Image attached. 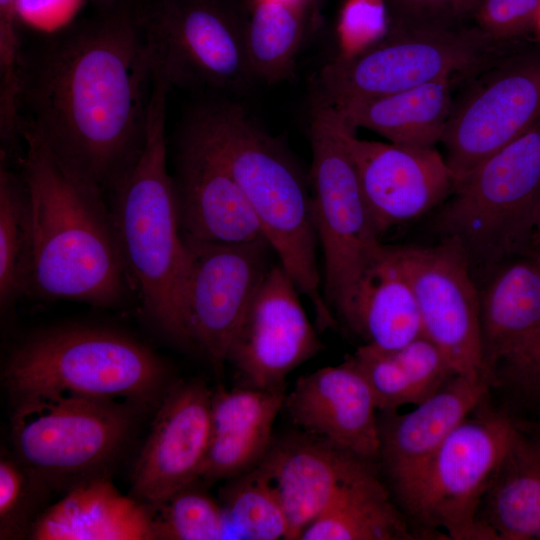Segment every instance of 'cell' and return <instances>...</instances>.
Here are the masks:
<instances>
[{
  "label": "cell",
  "mask_w": 540,
  "mask_h": 540,
  "mask_svg": "<svg viewBox=\"0 0 540 540\" xmlns=\"http://www.w3.org/2000/svg\"><path fill=\"white\" fill-rule=\"evenodd\" d=\"M22 49L19 132L110 197L143 152L155 63L124 0Z\"/></svg>",
  "instance_id": "1"
},
{
  "label": "cell",
  "mask_w": 540,
  "mask_h": 540,
  "mask_svg": "<svg viewBox=\"0 0 540 540\" xmlns=\"http://www.w3.org/2000/svg\"><path fill=\"white\" fill-rule=\"evenodd\" d=\"M21 141L29 227L25 296L124 305L133 295L107 196L67 170L31 132L22 131Z\"/></svg>",
  "instance_id": "2"
},
{
  "label": "cell",
  "mask_w": 540,
  "mask_h": 540,
  "mask_svg": "<svg viewBox=\"0 0 540 540\" xmlns=\"http://www.w3.org/2000/svg\"><path fill=\"white\" fill-rule=\"evenodd\" d=\"M182 131L206 147L240 186L279 263L311 302L318 327L334 326L317 266L310 191L284 146L243 107L227 101L198 107Z\"/></svg>",
  "instance_id": "3"
},
{
  "label": "cell",
  "mask_w": 540,
  "mask_h": 540,
  "mask_svg": "<svg viewBox=\"0 0 540 540\" xmlns=\"http://www.w3.org/2000/svg\"><path fill=\"white\" fill-rule=\"evenodd\" d=\"M171 88L156 70L143 152L109 197V205L133 298L160 333L178 346L193 348L184 306L186 249L167 166L165 129Z\"/></svg>",
  "instance_id": "4"
},
{
  "label": "cell",
  "mask_w": 540,
  "mask_h": 540,
  "mask_svg": "<svg viewBox=\"0 0 540 540\" xmlns=\"http://www.w3.org/2000/svg\"><path fill=\"white\" fill-rule=\"evenodd\" d=\"M166 378V365L151 348L122 331L86 324L30 335L4 370L16 399L66 394L142 404L159 398Z\"/></svg>",
  "instance_id": "5"
},
{
  "label": "cell",
  "mask_w": 540,
  "mask_h": 540,
  "mask_svg": "<svg viewBox=\"0 0 540 540\" xmlns=\"http://www.w3.org/2000/svg\"><path fill=\"white\" fill-rule=\"evenodd\" d=\"M436 226L470 266L497 267L533 249L540 207V125L484 160L456 186Z\"/></svg>",
  "instance_id": "6"
},
{
  "label": "cell",
  "mask_w": 540,
  "mask_h": 540,
  "mask_svg": "<svg viewBox=\"0 0 540 540\" xmlns=\"http://www.w3.org/2000/svg\"><path fill=\"white\" fill-rule=\"evenodd\" d=\"M513 430L509 411L489 395L448 435L395 498L419 539L491 540L479 510Z\"/></svg>",
  "instance_id": "7"
},
{
  "label": "cell",
  "mask_w": 540,
  "mask_h": 540,
  "mask_svg": "<svg viewBox=\"0 0 540 540\" xmlns=\"http://www.w3.org/2000/svg\"><path fill=\"white\" fill-rule=\"evenodd\" d=\"M499 45L476 27H388L377 42L337 56L321 70L313 105L338 108L441 79L456 81L497 60Z\"/></svg>",
  "instance_id": "8"
},
{
  "label": "cell",
  "mask_w": 540,
  "mask_h": 540,
  "mask_svg": "<svg viewBox=\"0 0 540 540\" xmlns=\"http://www.w3.org/2000/svg\"><path fill=\"white\" fill-rule=\"evenodd\" d=\"M350 126L327 105H313L311 209L324 258V295L338 317L382 243L346 144Z\"/></svg>",
  "instance_id": "9"
},
{
  "label": "cell",
  "mask_w": 540,
  "mask_h": 540,
  "mask_svg": "<svg viewBox=\"0 0 540 540\" xmlns=\"http://www.w3.org/2000/svg\"><path fill=\"white\" fill-rule=\"evenodd\" d=\"M16 400L15 456L52 490L103 474L134 425L131 407L119 401L66 394Z\"/></svg>",
  "instance_id": "10"
},
{
  "label": "cell",
  "mask_w": 540,
  "mask_h": 540,
  "mask_svg": "<svg viewBox=\"0 0 540 540\" xmlns=\"http://www.w3.org/2000/svg\"><path fill=\"white\" fill-rule=\"evenodd\" d=\"M136 14L172 87L238 92L255 81L246 50L249 16L234 0H152Z\"/></svg>",
  "instance_id": "11"
},
{
  "label": "cell",
  "mask_w": 540,
  "mask_h": 540,
  "mask_svg": "<svg viewBox=\"0 0 540 540\" xmlns=\"http://www.w3.org/2000/svg\"><path fill=\"white\" fill-rule=\"evenodd\" d=\"M540 125V51L495 60L453 109L441 139L456 183Z\"/></svg>",
  "instance_id": "12"
},
{
  "label": "cell",
  "mask_w": 540,
  "mask_h": 540,
  "mask_svg": "<svg viewBox=\"0 0 540 540\" xmlns=\"http://www.w3.org/2000/svg\"><path fill=\"white\" fill-rule=\"evenodd\" d=\"M186 249L184 306L193 348L217 368L224 365L242 318L273 265L266 239L206 241L182 233Z\"/></svg>",
  "instance_id": "13"
},
{
  "label": "cell",
  "mask_w": 540,
  "mask_h": 540,
  "mask_svg": "<svg viewBox=\"0 0 540 540\" xmlns=\"http://www.w3.org/2000/svg\"><path fill=\"white\" fill-rule=\"evenodd\" d=\"M390 250L412 286L424 335L443 351L457 374L482 378L479 290L464 252L446 239L431 247Z\"/></svg>",
  "instance_id": "14"
},
{
  "label": "cell",
  "mask_w": 540,
  "mask_h": 540,
  "mask_svg": "<svg viewBox=\"0 0 540 540\" xmlns=\"http://www.w3.org/2000/svg\"><path fill=\"white\" fill-rule=\"evenodd\" d=\"M299 294L283 266L273 265L228 349L226 362L236 370L242 386L284 388L286 377L321 349Z\"/></svg>",
  "instance_id": "15"
},
{
  "label": "cell",
  "mask_w": 540,
  "mask_h": 540,
  "mask_svg": "<svg viewBox=\"0 0 540 540\" xmlns=\"http://www.w3.org/2000/svg\"><path fill=\"white\" fill-rule=\"evenodd\" d=\"M213 390L199 380L169 387L136 460L130 495L148 507L197 482L211 432Z\"/></svg>",
  "instance_id": "16"
},
{
  "label": "cell",
  "mask_w": 540,
  "mask_h": 540,
  "mask_svg": "<svg viewBox=\"0 0 540 540\" xmlns=\"http://www.w3.org/2000/svg\"><path fill=\"white\" fill-rule=\"evenodd\" d=\"M346 144L379 236L429 212L456 186L453 171L435 148L363 140L351 127Z\"/></svg>",
  "instance_id": "17"
},
{
  "label": "cell",
  "mask_w": 540,
  "mask_h": 540,
  "mask_svg": "<svg viewBox=\"0 0 540 540\" xmlns=\"http://www.w3.org/2000/svg\"><path fill=\"white\" fill-rule=\"evenodd\" d=\"M506 262L479 292L481 377L501 395L540 332V261L528 255Z\"/></svg>",
  "instance_id": "18"
},
{
  "label": "cell",
  "mask_w": 540,
  "mask_h": 540,
  "mask_svg": "<svg viewBox=\"0 0 540 540\" xmlns=\"http://www.w3.org/2000/svg\"><path fill=\"white\" fill-rule=\"evenodd\" d=\"M284 408L303 432L378 463L376 400L365 376L349 358L300 377L286 394Z\"/></svg>",
  "instance_id": "19"
},
{
  "label": "cell",
  "mask_w": 540,
  "mask_h": 540,
  "mask_svg": "<svg viewBox=\"0 0 540 540\" xmlns=\"http://www.w3.org/2000/svg\"><path fill=\"white\" fill-rule=\"evenodd\" d=\"M490 392L484 379L457 374L409 412H378V464L395 498L413 483L448 435Z\"/></svg>",
  "instance_id": "20"
},
{
  "label": "cell",
  "mask_w": 540,
  "mask_h": 540,
  "mask_svg": "<svg viewBox=\"0 0 540 540\" xmlns=\"http://www.w3.org/2000/svg\"><path fill=\"white\" fill-rule=\"evenodd\" d=\"M172 174L181 232L222 243L266 239L240 186L200 142L182 131Z\"/></svg>",
  "instance_id": "21"
},
{
  "label": "cell",
  "mask_w": 540,
  "mask_h": 540,
  "mask_svg": "<svg viewBox=\"0 0 540 540\" xmlns=\"http://www.w3.org/2000/svg\"><path fill=\"white\" fill-rule=\"evenodd\" d=\"M377 464L303 432L272 442L258 465L281 499L290 527L289 540H296L347 487L378 468Z\"/></svg>",
  "instance_id": "22"
},
{
  "label": "cell",
  "mask_w": 540,
  "mask_h": 540,
  "mask_svg": "<svg viewBox=\"0 0 540 540\" xmlns=\"http://www.w3.org/2000/svg\"><path fill=\"white\" fill-rule=\"evenodd\" d=\"M286 389L219 386L211 401V432L200 479L229 480L255 468L267 454L284 408Z\"/></svg>",
  "instance_id": "23"
},
{
  "label": "cell",
  "mask_w": 540,
  "mask_h": 540,
  "mask_svg": "<svg viewBox=\"0 0 540 540\" xmlns=\"http://www.w3.org/2000/svg\"><path fill=\"white\" fill-rule=\"evenodd\" d=\"M34 540H152L148 506L123 495L104 474L81 480L34 522Z\"/></svg>",
  "instance_id": "24"
},
{
  "label": "cell",
  "mask_w": 540,
  "mask_h": 540,
  "mask_svg": "<svg viewBox=\"0 0 540 540\" xmlns=\"http://www.w3.org/2000/svg\"><path fill=\"white\" fill-rule=\"evenodd\" d=\"M339 318L365 345L384 350L397 349L424 335L412 286L390 245H382L365 269Z\"/></svg>",
  "instance_id": "25"
},
{
  "label": "cell",
  "mask_w": 540,
  "mask_h": 540,
  "mask_svg": "<svg viewBox=\"0 0 540 540\" xmlns=\"http://www.w3.org/2000/svg\"><path fill=\"white\" fill-rule=\"evenodd\" d=\"M478 520L491 540H540V438L515 421Z\"/></svg>",
  "instance_id": "26"
},
{
  "label": "cell",
  "mask_w": 540,
  "mask_h": 540,
  "mask_svg": "<svg viewBox=\"0 0 540 540\" xmlns=\"http://www.w3.org/2000/svg\"><path fill=\"white\" fill-rule=\"evenodd\" d=\"M454 82L441 79L335 109L354 130L369 129L400 146L435 148L453 109Z\"/></svg>",
  "instance_id": "27"
},
{
  "label": "cell",
  "mask_w": 540,
  "mask_h": 540,
  "mask_svg": "<svg viewBox=\"0 0 540 540\" xmlns=\"http://www.w3.org/2000/svg\"><path fill=\"white\" fill-rule=\"evenodd\" d=\"M349 359L368 381L378 412L417 405L457 375L443 351L425 335L393 350L363 344Z\"/></svg>",
  "instance_id": "28"
},
{
  "label": "cell",
  "mask_w": 540,
  "mask_h": 540,
  "mask_svg": "<svg viewBox=\"0 0 540 540\" xmlns=\"http://www.w3.org/2000/svg\"><path fill=\"white\" fill-rule=\"evenodd\" d=\"M300 539L414 540L419 537L375 468L347 487L305 528Z\"/></svg>",
  "instance_id": "29"
},
{
  "label": "cell",
  "mask_w": 540,
  "mask_h": 540,
  "mask_svg": "<svg viewBox=\"0 0 540 540\" xmlns=\"http://www.w3.org/2000/svg\"><path fill=\"white\" fill-rule=\"evenodd\" d=\"M312 0H256L246 29L254 80L275 84L288 78L309 28Z\"/></svg>",
  "instance_id": "30"
},
{
  "label": "cell",
  "mask_w": 540,
  "mask_h": 540,
  "mask_svg": "<svg viewBox=\"0 0 540 540\" xmlns=\"http://www.w3.org/2000/svg\"><path fill=\"white\" fill-rule=\"evenodd\" d=\"M28 249L26 187L21 175L0 157V308L4 315L25 296Z\"/></svg>",
  "instance_id": "31"
},
{
  "label": "cell",
  "mask_w": 540,
  "mask_h": 540,
  "mask_svg": "<svg viewBox=\"0 0 540 540\" xmlns=\"http://www.w3.org/2000/svg\"><path fill=\"white\" fill-rule=\"evenodd\" d=\"M227 525L250 540H289V522L278 492L265 470L255 468L228 480L220 492Z\"/></svg>",
  "instance_id": "32"
},
{
  "label": "cell",
  "mask_w": 540,
  "mask_h": 540,
  "mask_svg": "<svg viewBox=\"0 0 540 540\" xmlns=\"http://www.w3.org/2000/svg\"><path fill=\"white\" fill-rule=\"evenodd\" d=\"M156 539L217 540L226 533L221 503L196 482L149 507Z\"/></svg>",
  "instance_id": "33"
},
{
  "label": "cell",
  "mask_w": 540,
  "mask_h": 540,
  "mask_svg": "<svg viewBox=\"0 0 540 540\" xmlns=\"http://www.w3.org/2000/svg\"><path fill=\"white\" fill-rule=\"evenodd\" d=\"M52 489L31 473L16 456L0 458V538L28 536L39 509Z\"/></svg>",
  "instance_id": "34"
},
{
  "label": "cell",
  "mask_w": 540,
  "mask_h": 540,
  "mask_svg": "<svg viewBox=\"0 0 540 540\" xmlns=\"http://www.w3.org/2000/svg\"><path fill=\"white\" fill-rule=\"evenodd\" d=\"M388 27H459L480 0H384Z\"/></svg>",
  "instance_id": "35"
},
{
  "label": "cell",
  "mask_w": 540,
  "mask_h": 540,
  "mask_svg": "<svg viewBox=\"0 0 540 540\" xmlns=\"http://www.w3.org/2000/svg\"><path fill=\"white\" fill-rule=\"evenodd\" d=\"M388 30L384 0H347L338 23L340 54L350 56L382 38Z\"/></svg>",
  "instance_id": "36"
},
{
  "label": "cell",
  "mask_w": 540,
  "mask_h": 540,
  "mask_svg": "<svg viewBox=\"0 0 540 540\" xmlns=\"http://www.w3.org/2000/svg\"><path fill=\"white\" fill-rule=\"evenodd\" d=\"M540 0H480L473 17L476 28L502 44L535 25Z\"/></svg>",
  "instance_id": "37"
},
{
  "label": "cell",
  "mask_w": 540,
  "mask_h": 540,
  "mask_svg": "<svg viewBox=\"0 0 540 540\" xmlns=\"http://www.w3.org/2000/svg\"><path fill=\"white\" fill-rule=\"evenodd\" d=\"M85 0H16L19 24L39 30L45 36L68 26Z\"/></svg>",
  "instance_id": "38"
},
{
  "label": "cell",
  "mask_w": 540,
  "mask_h": 540,
  "mask_svg": "<svg viewBox=\"0 0 540 540\" xmlns=\"http://www.w3.org/2000/svg\"><path fill=\"white\" fill-rule=\"evenodd\" d=\"M540 395V332L505 396L512 406H522Z\"/></svg>",
  "instance_id": "39"
},
{
  "label": "cell",
  "mask_w": 540,
  "mask_h": 540,
  "mask_svg": "<svg viewBox=\"0 0 540 540\" xmlns=\"http://www.w3.org/2000/svg\"><path fill=\"white\" fill-rule=\"evenodd\" d=\"M515 422L540 438V395L515 415Z\"/></svg>",
  "instance_id": "40"
},
{
  "label": "cell",
  "mask_w": 540,
  "mask_h": 540,
  "mask_svg": "<svg viewBox=\"0 0 540 540\" xmlns=\"http://www.w3.org/2000/svg\"><path fill=\"white\" fill-rule=\"evenodd\" d=\"M532 255H534L540 261V207L538 210L536 223H535Z\"/></svg>",
  "instance_id": "41"
},
{
  "label": "cell",
  "mask_w": 540,
  "mask_h": 540,
  "mask_svg": "<svg viewBox=\"0 0 540 540\" xmlns=\"http://www.w3.org/2000/svg\"><path fill=\"white\" fill-rule=\"evenodd\" d=\"M95 5L100 11L107 10L115 6L122 0H88Z\"/></svg>",
  "instance_id": "42"
},
{
  "label": "cell",
  "mask_w": 540,
  "mask_h": 540,
  "mask_svg": "<svg viewBox=\"0 0 540 540\" xmlns=\"http://www.w3.org/2000/svg\"><path fill=\"white\" fill-rule=\"evenodd\" d=\"M534 26L538 29V31H539V33H540V10H539V12H538V15H537V18H536V21H535V25H534Z\"/></svg>",
  "instance_id": "43"
}]
</instances>
